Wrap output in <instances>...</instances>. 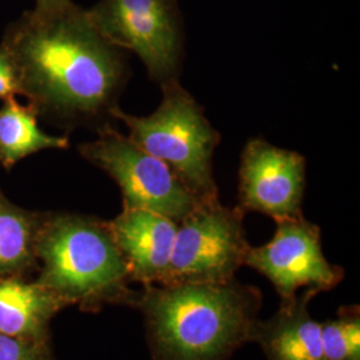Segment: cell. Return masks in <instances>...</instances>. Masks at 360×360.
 Here are the masks:
<instances>
[{
	"label": "cell",
	"mask_w": 360,
	"mask_h": 360,
	"mask_svg": "<svg viewBox=\"0 0 360 360\" xmlns=\"http://www.w3.org/2000/svg\"><path fill=\"white\" fill-rule=\"evenodd\" d=\"M1 46L37 112L63 127L108 126L129 68L123 50L95 28L87 10L75 3L58 13L32 10L8 27Z\"/></svg>",
	"instance_id": "6da1fadb"
},
{
	"label": "cell",
	"mask_w": 360,
	"mask_h": 360,
	"mask_svg": "<svg viewBox=\"0 0 360 360\" xmlns=\"http://www.w3.org/2000/svg\"><path fill=\"white\" fill-rule=\"evenodd\" d=\"M260 291L227 283L148 284L134 307L142 311L154 360H229L251 342Z\"/></svg>",
	"instance_id": "7a4b0ae2"
},
{
	"label": "cell",
	"mask_w": 360,
	"mask_h": 360,
	"mask_svg": "<svg viewBox=\"0 0 360 360\" xmlns=\"http://www.w3.org/2000/svg\"><path fill=\"white\" fill-rule=\"evenodd\" d=\"M39 283L65 307L96 311L105 304L134 306L129 266L108 221L55 212L41 214L37 238Z\"/></svg>",
	"instance_id": "3957f363"
},
{
	"label": "cell",
	"mask_w": 360,
	"mask_h": 360,
	"mask_svg": "<svg viewBox=\"0 0 360 360\" xmlns=\"http://www.w3.org/2000/svg\"><path fill=\"white\" fill-rule=\"evenodd\" d=\"M162 102L151 115L135 116L117 107L112 117L129 129V139L167 165L199 202L218 199L214 154L220 134L180 80L160 86Z\"/></svg>",
	"instance_id": "277c9868"
},
{
	"label": "cell",
	"mask_w": 360,
	"mask_h": 360,
	"mask_svg": "<svg viewBox=\"0 0 360 360\" xmlns=\"http://www.w3.org/2000/svg\"><path fill=\"white\" fill-rule=\"evenodd\" d=\"M87 13L110 43L141 59L153 82L179 80L186 37L176 0H99Z\"/></svg>",
	"instance_id": "5b68a950"
},
{
	"label": "cell",
	"mask_w": 360,
	"mask_h": 360,
	"mask_svg": "<svg viewBox=\"0 0 360 360\" xmlns=\"http://www.w3.org/2000/svg\"><path fill=\"white\" fill-rule=\"evenodd\" d=\"M245 212L218 199L199 202L178 223L163 285L227 283L245 266L248 252Z\"/></svg>",
	"instance_id": "8992f818"
},
{
	"label": "cell",
	"mask_w": 360,
	"mask_h": 360,
	"mask_svg": "<svg viewBox=\"0 0 360 360\" xmlns=\"http://www.w3.org/2000/svg\"><path fill=\"white\" fill-rule=\"evenodd\" d=\"M79 153L115 180L124 208L153 211L179 223L199 203L167 165L110 124L99 129L95 141L83 143Z\"/></svg>",
	"instance_id": "52a82bcc"
},
{
	"label": "cell",
	"mask_w": 360,
	"mask_h": 360,
	"mask_svg": "<svg viewBox=\"0 0 360 360\" xmlns=\"http://www.w3.org/2000/svg\"><path fill=\"white\" fill-rule=\"evenodd\" d=\"M245 266L267 278L282 302L292 300L300 288L330 291L345 278V270L324 257L319 226L304 215L276 221L269 243L248 248Z\"/></svg>",
	"instance_id": "ba28073f"
},
{
	"label": "cell",
	"mask_w": 360,
	"mask_h": 360,
	"mask_svg": "<svg viewBox=\"0 0 360 360\" xmlns=\"http://www.w3.org/2000/svg\"><path fill=\"white\" fill-rule=\"evenodd\" d=\"M306 158L263 138L245 143L239 166L238 199L243 212H260L281 221L303 215Z\"/></svg>",
	"instance_id": "9c48e42d"
},
{
	"label": "cell",
	"mask_w": 360,
	"mask_h": 360,
	"mask_svg": "<svg viewBox=\"0 0 360 360\" xmlns=\"http://www.w3.org/2000/svg\"><path fill=\"white\" fill-rule=\"evenodd\" d=\"M132 282L163 283L167 275L178 223L142 208H124L108 221Z\"/></svg>",
	"instance_id": "30bf717a"
},
{
	"label": "cell",
	"mask_w": 360,
	"mask_h": 360,
	"mask_svg": "<svg viewBox=\"0 0 360 360\" xmlns=\"http://www.w3.org/2000/svg\"><path fill=\"white\" fill-rule=\"evenodd\" d=\"M316 295L315 290H304L292 300L281 302L270 319H257L251 342H257L267 360H324L321 323L309 309Z\"/></svg>",
	"instance_id": "8fae6325"
},
{
	"label": "cell",
	"mask_w": 360,
	"mask_h": 360,
	"mask_svg": "<svg viewBox=\"0 0 360 360\" xmlns=\"http://www.w3.org/2000/svg\"><path fill=\"white\" fill-rule=\"evenodd\" d=\"M62 309V302L37 279L0 278V334L19 340L51 342V321Z\"/></svg>",
	"instance_id": "7c38bea8"
},
{
	"label": "cell",
	"mask_w": 360,
	"mask_h": 360,
	"mask_svg": "<svg viewBox=\"0 0 360 360\" xmlns=\"http://www.w3.org/2000/svg\"><path fill=\"white\" fill-rule=\"evenodd\" d=\"M41 214L15 206L0 191V278L38 269L37 238Z\"/></svg>",
	"instance_id": "4fadbf2b"
},
{
	"label": "cell",
	"mask_w": 360,
	"mask_h": 360,
	"mask_svg": "<svg viewBox=\"0 0 360 360\" xmlns=\"http://www.w3.org/2000/svg\"><path fill=\"white\" fill-rule=\"evenodd\" d=\"M37 111L19 103L15 96L0 107V163L6 168L43 150L68 147L65 136H53L39 127Z\"/></svg>",
	"instance_id": "5bb4252c"
},
{
	"label": "cell",
	"mask_w": 360,
	"mask_h": 360,
	"mask_svg": "<svg viewBox=\"0 0 360 360\" xmlns=\"http://www.w3.org/2000/svg\"><path fill=\"white\" fill-rule=\"evenodd\" d=\"M324 360H360L359 306H346L321 323Z\"/></svg>",
	"instance_id": "9a60e30c"
},
{
	"label": "cell",
	"mask_w": 360,
	"mask_h": 360,
	"mask_svg": "<svg viewBox=\"0 0 360 360\" xmlns=\"http://www.w3.org/2000/svg\"><path fill=\"white\" fill-rule=\"evenodd\" d=\"M0 360H55L51 342L19 340L0 334Z\"/></svg>",
	"instance_id": "2e32d148"
},
{
	"label": "cell",
	"mask_w": 360,
	"mask_h": 360,
	"mask_svg": "<svg viewBox=\"0 0 360 360\" xmlns=\"http://www.w3.org/2000/svg\"><path fill=\"white\" fill-rule=\"evenodd\" d=\"M16 94H22L19 77L10 53L0 44V99L6 101Z\"/></svg>",
	"instance_id": "e0dca14e"
},
{
	"label": "cell",
	"mask_w": 360,
	"mask_h": 360,
	"mask_svg": "<svg viewBox=\"0 0 360 360\" xmlns=\"http://www.w3.org/2000/svg\"><path fill=\"white\" fill-rule=\"evenodd\" d=\"M72 0H35L34 11L40 13H58L70 7Z\"/></svg>",
	"instance_id": "ac0fdd59"
}]
</instances>
